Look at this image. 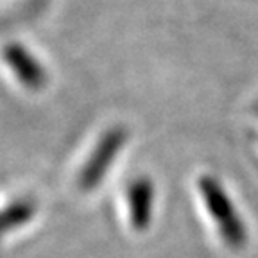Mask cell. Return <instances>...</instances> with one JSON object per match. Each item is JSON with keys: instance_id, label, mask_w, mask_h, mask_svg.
Masks as SVG:
<instances>
[{"instance_id": "1", "label": "cell", "mask_w": 258, "mask_h": 258, "mask_svg": "<svg viewBox=\"0 0 258 258\" xmlns=\"http://www.w3.org/2000/svg\"><path fill=\"white\" fill-rule=\"evenodd\" d=\"M198 190L205 201L206 212L217 224V231L226 246L231 249H240L246 244V228L222 185L212 176H203L198 179Z\"/></svg>"}, {"instance_id": "2", "label": "cell", "mask_w": 258, "mask_h": 258, "mask_svg": "<svg viewBox=\"0 0 258 258\" xmlns=\"http://www.w3.org/2000/svg\"><path fill=\"white\" fill-rule=\"evenodd\" d=\"M0 67L9 81H13L22 92L38 93L47 85L45 70L32 59L20 45H6L0 50Z\"/></svg>"}, {"instance_id": "3", "label": "cell", "mask_w": 258, "mask_h": 258, "mask_svg": "<svg viewBox=\"0 0 258 258\" xmlns=\"http://www.w3.org/2000/svg\"><path fill=\"white\" fill-rule=\"evenodd\" d=\"M125 142V131L122 127H113L108 133L99 140L97 147L92 151L88 161H86L83 169H81L79 176H77V186L83 192H90L93 190L102 177L106 176V170L113 163L115 156L118 151L122 149V145Z\"/></svg>"}, {"instance_id": "4", "label": "cell", "mask_w": 258, "mask_h": 258, "mask_svg": "<svg viewBox=\"0 0 258 258\" xmlns=\"http://www.w3.org/2000/svg\"><path fill=\"white\" fill-rule=\"evenodd\" d=\"M36 212L38 206L31 198H0V247L31 224L32 219L36 217Z\"/></svg>"}, {"instance_id": "5", "label": "cell", "mask_w": 258, "mask_h": 258, "mask_svg": "<svg viewBox=\"0 0 258 258\" xmlns=\"http://www.w3.org/2000/svg\"><path fill=\"white\" fill-rule=\"evenodd\" d=\"M127 208L135 230H145L153 214V183L147 177H138L129 185Z\"/></svg>"}]
</instances>
